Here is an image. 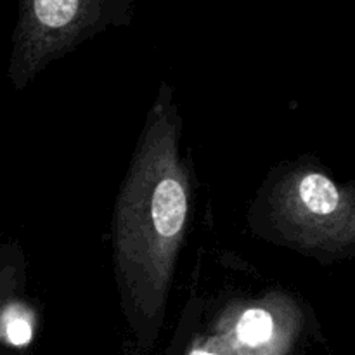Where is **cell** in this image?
Masks as SVG:
<instances>
[{"label": "cell", "instance_id": "1", "mask_svg": "<svg viewBox=\"0 0 355 355\" xmlns=\"http://www.w3.org/2000/svg\"><path fill=\"white\" fill-rule=\"evenodd\" d=\"M153 224L158 234L173 238L180 232L187 214V200L182 186L175 179L158 184L153 196Z\"/></svg>", "mask_w": 355, "mask_h": 355}, {"label": "cell", "instance_id": "2", "mask_svg": "<svg viewBox=\"0 0 355 355\" xmlns=\"http://www.w3.org/2000/svg\"><path fill=\"white\" fill-rule=\"evenodd\" d=\"M300 198L305 207L318 215H328L338 208L340 193L335 184L321 173H311L300 182Z\"/></svg>", "mask_w": 355, "mask_h": 355}, {"label": "cell", "instance_id": "3", "mask_svg": "<svg viewBox=\"0 0 355 355\" xmlns=\"http://www.w3.org/2000/svg\"><path fill=\"white\" fill-rule=\"evenodd\" d=\"M274 333V321L269 312L262 309H250L238 324V338L250 347L269 342Z\"/></svg>", "mask_w": 355, "mask_h": 355}, {"label": "cell", "instance_id": "4", "mask_svg": "<svg viewBox=\"0 0 355 355\" xmlns=\"http://www.w3.org/2000/svg\"><path fill=\"white\" fill-rule=\"evenodd\" d=\"M80 3L75 0H40L33 3L35 17L45 28H62L71 23Z\"/></svg>", "mask_w": 355, "mask_h": 355}, {"label": "cell", "instance_id": "5", "mask_svg": "<svg viewBox=\"0 0 355 355\" xmlns=\"http://www.w3.org/2000/svg\"><path fill=\"white\" fill-rule=\"evenodd\" d=\"M7 340H9L12 345L23 347L26 343H30L31 340V324L26 318L23 315H12L7 314V326H6Z\"/></svg>", "mask_w": 355, "mask_h": 355}, {"label": "cell", "instance_id": "6", "mask_svg": "<svg viewBox=\"0 0 355 355\" xmlns=\"http://www.w3.org/2000/svg\"><path fill=\"white\" fill-rule=\"evenodd\" d=\"M191 355H222V354H211V352H207V350H194V352H191Z\"/></svg>", "mask_w": 355, "mask_h": 355}]
</instances>
